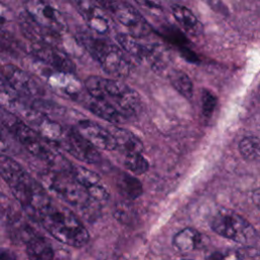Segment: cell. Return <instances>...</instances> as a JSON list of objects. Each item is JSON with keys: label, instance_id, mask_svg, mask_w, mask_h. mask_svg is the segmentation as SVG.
Returning a JSON list of instances; mask_svg holds the SVG:
<instances>
[{"label": "cell", "instance_id": "cell-1", "mask_svg": "<svg viewBox=\"0 0 260 260\" xmlns=\"http://www.w3.org/2000/svg\"><path fill=\"white\" fill-rule=\"evenodd\" d=\"M35 219L59 242L72 247L87 244L89 235L79 218L68 208L48 199L36 212Z\"/></svg>", "mask_w": 260, "mask_h": 260}, {"label": "cell", "instance_id": "cell-2", "mask_svg": "<svg viewBox=\"0 0 260 260\" xmlns=\"http://www.w3.org/2000/svg\"><path fill=\"white\" fill-rule=\"evenodd\" d=\"M0 176L10 188L15 199L29 215H32L49 196L42 184L32 179L8 154H0Z\"/></svg>", "mask_w": 260, "mask_h": 260}, {"label": "cell", "instance_id": "cell-3", "mask_svg": "<svg viewBox=\"0 0 260 260\" xmlns=\"http://www.w3.org/2000/svg\"><path fill=\"white\" fill-rule=\"evenodd\" d=\"M84 88L90 96L108 102L126 117L137 114L141 108L138 93L117 79L92 75L85 79Z\"/></svg>", "mask_w": 260, "mask_h": 260}, {"label": "cell", "instance_id": "cell-4", "mask_svg": "<svg viewBox=\"0 0 260 260\" xmlns=\"http://www.w3.org/2000/svg\"><path fill=\"white\" fill-rule=\"evenodd\" d=\"M77 39L106 73L114 78H125L129 75L131 60L118 44L86 32H80Z\"/></svg>", "mask_w": 260, "mask_h": 260}, {"label": "cell", "instance_id": "cell-5", "mask_svg": "<svg viewBox=\"0 0 260 260\" xmlns=\"http://www.w3.org/2000/svg\"><path fill=\"white\" fill-rule=\"evenodd\" d=\"M42 186L63 199L67 204L80 210L89 209L93 203L86 190L69 173L45 170L39 175Z\"/></svg>", "mask_w": 260, "mask_h": 260}, {"label": "cell", "instance_id": "cell-6", "mask_svg": "<svg viewBox=\"0 0 260 260\" xmlns=\"http://www.w3.org/2000/svg\"><path fill=\"white\" fill-rule=\"evenodd\" d=\"M212 230L219 236L243 245L256 240V231L242 215L230 209H221L211 221Z\"/></svg>", "mask_w": 260, "mask_h": 260}, {"label": "cell", "instance_id": "cell-7", "mask_svg": "<svg viewBox=\"0 0 260 260\" xmlns=\"http://www.w3.org/2000/svg\"><path fill=\"white\" fill-rule=\"evenodd\" d=\"M28 100L0 78V109L17 116L34 129L45 115L37 111Z\"/></svg>", "mask_w": 260, "mask_h": 260}, {"label": "cell", "instance_id": "cell-8", "mask_svg": "<svg viewBox=\"0 0 260 260\" xmlns=\"http://www.w3.org/2000/svg\"><path fill=\"white\" fill-rule=\"evenodd\" d=\"M108 11L133 37L143 39L151 34V27L146 19L131 4L123 0H114Z\"/></svg>", "mask_w": 260, "mask_h": 260}, {"label": "cell", "instance_id": "cell-9", "mask_svg": "<svg viewBox=\"0 0 260 260\" xmlns=\"http://www.w3.org/2000/svg\"><path fill=\"white\" fill-rule=\"evenodd\" d=\"M22 2L24 11L38 23L60 34L67 30L64 15L51 0H22Z\"/></svg>", "mask_w": 260, "mask_h": 260}, {"label": "cell", "instance_id": "cell-10", "mask_svg": "<svg viewBox=\"0 0 260 260\" xmlns=\"http://www.w3.org/2000/svg\"><path fill=\"white\" fill-rule=\"evenodd\" d=\"M0 74L13 89L29 100L43 98L45 94L44 87L30 73L13 64L0 65Z\"/></svg>", "mask_w": 260, "mask_h": 260}, {"label": "cell", "instance_id": "cell-11", "mask_svg": "<svg viewBox=\"0 0 260 260\" xmlns=\"http://www.w3.org/2000/svg\"><path fill=\"white\" fill-rule=\"evenodd\" d=\"M58 146L85 164H96L101 160V154L98 149L81 136L75 128H65L64 135Z\"/></svg>", "mask_w": 260, "mask_h": 260}, {"label": "cell", "instance_id": "cell-12", "mask_svg": "<svg viewBox=\"0 0 260 260\" xmlns=\"http://www.w3.org/2000/svg\"><path fill=\"white\" fill-rule=\"evenodd\" d=\"M17 23L22 35L32 42V44H46L56 47L62 44V36L60 32L38 23L25 11L19 14Z\"/></svg>", "mask_w": 260, "mask_h": 260}, {"label": "cell", "instance_id": "cell-13", "mask_svg": "<svg viewBox=\"0 0 260 260\" xmlns=\"http://www.w3.org/2000/svg\"><path fill=\"white\" fill-rule=\"evenodd\" d=\"M31 55L41 63L48 65L51 69L74 73L75 65L65 52L56 46L46 44H32Z\"/></svg>", "mask_w": 260, "mask_h": 260}, {"label": "cell", "instance_id": "cell-14", "mask_svg": "<svg viewBox=\"0 0 260 260\" xmlns=\"http://www.w3.org/2000/svg\"><path fill=\"white\" fill-rule=\"evenodd\" d=\"M74 128L96 149L114 150L117 147L112 132L93 121L81 120Z\"/></svg>", "mask_w": 260, "mask_h": 260}, {"label": "cell", "instance_id": "cell-15", "mask_svg": "<svg viewBox=\"0 0 260 260\" xmlns=\"http://www.w3.org/2000/svg\"><path fill=\"white\" fill-rule=\"evenodd\" d=\"M71 175L96 203H105L109 200L110 194L96 173L82 167L74 166Z\"/></svg>", "mask_w": 260, "mask_h": 260}, {"label": "cell", "instance_id": "cell-16", "mask_svg": "<svg viewBox=\"0 0 260 260\" xmlns=\"http://www.w3.org/2000/svg\"><path fill=\"white\" fill-rule=\"evenodd\" d=\"M48 82L52 87L62 90L65 94L72 98H79L82 93V87L79 80L74 76V73L64 72L51 69L46 73Z\"/></svg>", "mask_w": 260, "mask_h": 260}, {"label": "cell", "instance_id": "cell-17", "mask_svg": "<svg viewBox=\"0 0 260 260\" xmlns=\"http://www.w3.org/2000/svg\"><path fill=\"white\" fill-rule=\"evenodd\" d=\"M79 98H82V102L84 106L95 116L114 123V124H121L124 123L127 119L126 116H124L120 111H118L114 106L109 104L106 101L98 100L92 96H90L88 93L87 95L81 94Z\"/></svg>", "mask_w": 260, "mask_h": 260}, {"label": "cell", "instance_id": "cell-18", "mask_svg": "<svg viewBox=\"0 0 260 260\" xmlns=\"http://www.w3.org/2000/svg\"><path fill=\"white\" fill-rule=\"evenodd\" d=\"M171 12L181 28L191 37L198 38L203 34V25L197 16L186 6L173 4Z\"/></svg>", "mask_w": 260, "mask_h": 260}, {"label": "cell", "instance_id": "cell-19", "mask_svg": "<svg viewBox=\"0 0 260 260\" xmlns=\"http://www.w3.org/2000/svg\"><path fill=\"white\" fill-rule=\"evenodd\" d=\"M28 260H54V250L50 243L38 233L24 241Z\"/></svg>", "mask_w": 260, "mask_h": 260}, {"label": "cell", "instance_id": "cell-20", "mask_svg": "<svg viewBox=\"0 0 260 260\" xmlns=\"http://www.w3.org/2000/svg\"><path fill=\"white\" fill-rule=\"evenodd\" d=\"M141 40L128 32H119L116 35V41L120 48L128 57L137 62L145 60L147 52V43H142Z\"/></svg>", "mask_w": 260, "mask_h": 260}, {"label": "cell", "instance_id": "cell-21", "mask_svg": "<svg viewBox=\"0 0 260 260\" xmlns=\"http://www.w3.org/2000/svg\"><path fill=\"white\" fill-rule=\"evenodd\" d=\"M111 132L116 140V148L124 152L125 155L131 153H142L144 149L143 144L132 132L118 127H115Z\"/></svg>", "mask_w": 260, "mask_h": 260}, {"label": "cell", "instance_id": "cell-22", "mask_svg": "<svg viewBox=\"0 0 260 260\" xmlns=\"http://www.w3.org/2000/svg\"><path fill=\"white\" fill-rule=\"evenodd\" d=\"M87 26L98 35L106 36L111 31L110 19L107 17L106 13L98 7L94 3L81 14Z\"/></svg>", "mask_w": 260, "mask_h": 260}, {"label": "cell", "instance_id": "cell-23", "mask_svg": "<svg viewBox=\"0 0 260 260\" xmlns=\"http://www.w3.org/2000/svg\"><path fill=\"white\" fill-rule=\"evenodd\" d=\"M145 61L157 72L165 70L171 61V55L166 46L160 43H147Z\"/></svg>", "mask_w": 260, "mask_h": 260}, {"label": "cell", "instance_id": "cell-24", "mask_svg": "<svg viewBox=\"0 0 260 260\" xmlns=\"http://www.w3.org/2000/svg\"><path fill=\"white\" fill-rule=\"evenodd\" d=\"M200 241L201 236L196 230L186 228L174 236L173 244L178 251L182 253H188L197 248Z\"/></svg>", "mask_w": 260, "mask_h": 260}, {"label": "cell", "instance_id": "cell-25", "mask_svg": "<svg viewBox=\"0 0 260 260\" xmlns=\"http://www.w3.org/2000/svg\"><path fill=\"white\" fill-rule=\"evenodd\" d=\"M173 87L187 100L193 96V82L189 75L179 69H171L168 74Z\"/></svg>", "mask_w": 260, "mask_h": 260}, {"label": "cell", "instance_id": "cell-26", "mask_svg": "<svg viewBox=\"0 0 260 260\" xmlns=\"http://www.w3.org/2000/svg\"><path fill=\"white\" fill-rule=\"evenodd\" d=\"M120 194L126 199H136L142 194V185L140 181L132 175L122 173L117 181Z\"/></svg>", "mask_w": 260, "mask_h": 260}, {"label": "cell", "instance_id": "cell-27", "mask_svg": "<svg viewBox=\"0 0 260 260\" xmlns=\"http://www.w3.org/2000/svg\"><path fill=\"white\" fill-rule=\"evenodd\" d=\"M0 52L17 58L25 53V49L10 30L0 27Z\"/></svg>", "mask_w": 260, "mask_h": 260}, {"label": "cell", "instance_id": "cell-28", "mask_svg": "<svg viewBox=\"0 0 260 260\" xmlns=\"http://www.w3.org/2000/svg\"><path fill=\"white\" fill-rule=\"evenodd\" d=\"M0 218L8 224L14 225L20 221V213L13 202L0 192Z\"/></svg>", "mask_w": 260, "mask_h": 260}, {"label": "cell", "instance_id": "cell-29", "mask_svg": "<svg viewBox=\"0 0 260 260\" xmlns=\"http://www.w3.org/2000/svg\"><path fill=\"white\" fill-rule=\"evenodd\" d=\"M239 150L242 156L248 160L260 157V139L256 136H247L240 141Z\"/></svg>", "mask_w": 260, "mask_h": 260}, {"label": "cell", "instance_id": "cell-30", "mask_svg": "<svg viewBox=\"0 0 260 260\" xmlns=\"http://www.w3.org/2000/svg\"><path fill=\"white\" fill-rule=\"evenodd\" d=\"M125 166L133 175H142L148 171L149 165L142 153H131L125 155Z\"/></svg>", "mask_w": 260, "mask_h": 260}, {"label": "cell", "instance_id": "cell-31", "mask_svg": "<svg viewBox=\"0 0 260 260\" xmlns=\"http://www.w3.org/2000/svg\"><path fill=\"white\" fill-rule=\"evenodd\" d=\"M216 107V96L208 89H203L201 94V112L205 118H209Z\"/></svg>", "mask_w": 260, "mask_h": 260}, {"label": "cell", "instance_id": "cell-32", "mask_svg": "<svg viewBox=\"0 0 260 260\" xmlns=\"http://www.w3.org/2000/svg\"><path fill=\"white\" fill-rule=\"evenodd\" d=\"M17 21V18L13 11L0 1V27L8 29L13 26V24Z\"/></svg>", "mask_w": 260, "mask_h": 260}, {"label": "cell", "instance_id": "cell-33", "mask_svg": "<svg viewBox=\"0 0 260 260\" xmlns=\"http://www.w3.org/2000/svg\"><path fill=\"white\" fill-rule=\"evenodd\" d=\"M141 7L154 15H160L164 12V0H135Z\"/></svg>", "mask_w": 260, "mask_h": 260}, {"label": "cell", "instance_id": "cell-34", "mask_svg": "<svg viewBox=\"0 0 260 260\" xmlns=\"http://www.w3.org/2000/svg\"><path fill=\"white\" fill-rule=\"evenodd\" d=\"M133 211L128 204H119L116 207L115 216L118 220L122 222H129L133 218Z\"/></svg>", "mask_w": 260, "mask_h": 260}, {"label": "cell", "instance_id": "cell-35", "mask_svg": "<svg viewBox=\"0 0 260 260\" xmlns=\"http://www.w3.org/2000/svg\"><path fill=\"white\" fill-rule=\"evenodd\" d=\"M208 260H244L239 253L229 252V253H214Z\"/></svg>", "mask_w": 260, "mask_h": 260}, {"label": "cell", "instance_id": "cell-36", "mask_svg": "<svg viewBox=\"0 0 260 260\" xmlns=\"http://www.w3.org/2000/svg\"><path fill=\"white\" fill-rule=\"evenodd\" d=\"M16 254L8 248H0V260H16Z\"/></svg>", "mask_w": 260, "mask_h": 260}, {"label": "cell", "instance_id": "cell-37", "mask_svg": "<svg viewBox=\"0 0 260 260\" xmlns=\"http://www.w3.org/2000/svg\"><path fill=\"white\" fill-rule=\"evenodd\" d=\"M10 151V145L5 138V136L0 131V154H7V152Z\"/></svg>", "mask_w": 260, "mask_h": 260}, {"label": "cell", "instance_id": "cell-38", "mask_svg": "<svg viewBox=\"0 0 260 260\" xmlns=\"http://www.w3.org/2000/svg\"><path fill=\"white\" fill-rule=\"evenodd\" d=\"M252 200H253L254 204L260 209V188H259V189H256V190L253 192Z\"/></svg>", "mask_w": 260, "mask_h": 260}, {"label": "cell", "instance_id": "cell-39", "mask_svg": "<svg viewBox=\"0 0 260 260\" xmlns=\"http://www.w3.org/2000/svg\"><path fill=\"white\" fill-rule=\"evenodd\" d=\"M64 2H67L69 4H71L72 6L75 7V9H78V7H80L86 0H62Z\"/></svg>", "mask_w": 260, "mask_h": 260}, {"label": "cell", "instance_id": "cell-40", "mask_svg": "<svg viewBox=\"0 0 260 260\" xmlns=\"http://www.w3.org/2000/svg\"><path fill=\"white\" fill-rule=\"evenodd\" d=\"M94 2H96L100 6H102L103 8H105V9H107L108 10V8L110 7V5L112 4V2L114 1V0H93Z\"/></svg>", "mask_w": 260, "mask_h": 260}, {"label": "cell", "instance_id": "cell-41", "mask_svg": "<svg viewBox=\"0 0 260 260\" xmlns=\"http://www.w3.org/2000/svg\"><path fill=\"white\" fill-rule=\"evenodd\" d=\"M181 260H191V259H181Z\"/></svg>", "mask_w": 260, "mask_h": 260}, {"label": "cell", "instance_id": "cell-42", "mask_svg": "<svg viewBox=\"0 0 260 260\" xmlns=\"http://www.w3.org/2000/svg\"><path fill=\"white\" fill-rule=\"evenodd\" d=\"M258 260H260V257H259V259H258Z\"/></svg>", "mask_w": 260, "mask_h": 260}]
</instances>
